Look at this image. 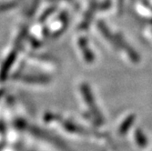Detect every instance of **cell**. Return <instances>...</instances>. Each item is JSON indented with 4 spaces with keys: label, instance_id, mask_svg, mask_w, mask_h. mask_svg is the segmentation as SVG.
<instances>
[{
    "label": "cell",
    "instance_id": "cell-1",
    "mask_svg": "<svg viewBox=\"0 0 152 151\" xmlns=\"http://www.w3.org/2000/svg\"><path fill=\"white\" fill-rule=\"evenodd\" d=\"M134 117L133 116H129L125 121H124V123L122 124V126H121V128H120V133H122V134H125L128 130H129V128L132 126V124H133V121H134Z\"/></svg>",
    "mask_w": 152,
    "mask_h": 151
},
{
    "label": "cell",
    "instance_id": "cell-2",
    "mask_svg": "<svg viewBox=\"0 0 152 151\" xmlns=\"http://www.w3.org/2000/svg\"><path fill=\"white\" fill-rule=\"evenodd\" d=\"M136 139L137 141V143L140 144V146L141 147H146L147 145V140L145 139V136L143 138V134L140 131H137L136 132Z\"/></svg>",
    "mask_w": 152,
    "mask_h": 151
}]
</instances>
